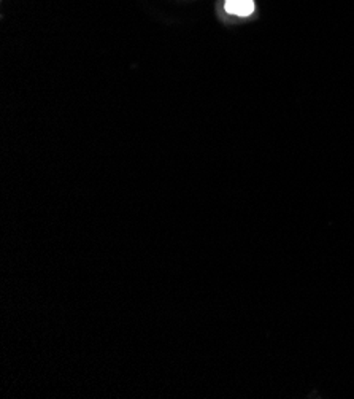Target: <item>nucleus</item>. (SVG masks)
<instances>
[{
    "instance_id": "obj_1",
    "label": "nucleus",
    "mask_w": 354,
    "mask_h": 399,
    "mask_svg": "<svg viewBox=\"0 0 354 399\" xmlns=\"http://www.w3.org/2000/svg\"><path fill=\"white\" fill-rule=\"evenodd\" d=\"M224 9L231 15L250 16L255 11V2L253 0H226Z\"/></svg>"
}]
</instances>
